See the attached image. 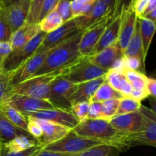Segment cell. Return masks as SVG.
<instances>
[{
  "label": "cell",
  "instance_id": "1",
  "mask_svg": "<svg viewBox=\"0 0 156 156\" xmlns=\"http://www.w3.org/2000/svg\"><path fill=\"white\" fill-rule=\"evenodd\" d=\"M73 131L80 136L98 140L114 146L120 152L126 150V141L128 133L116 129L105 119H87L79 123Z\"/></svg>",
  "mask_w": 156,
  "mask_h": 156
},
{
  "label": "cell",
  "instance_id": "2",
  "mask_svg": "<svg viewBox=\"0 0 156 156\" xmlns=\"http://www.w3.org/2000/svg\"><path fill=\"white\" fill-rule=\"evenodd\" d=\"M82 32L50 50L44 63L33 76L63 69L82 59L83 56L79 53V44Z\"/></svg>",
  "mask_w": 156,
  "mask_h": 156
},
{
  "label": "cell",
  "instance_id": "3",
  "mask_svg": "<svg viewBox=\"0 0 156 156\" xmlns=\"http://www.w3.org/2000/svg\"><path fill=\"white\" fill-rule=\"evenodd\" d=\"M63 69L32 76L12 88L10 91L11 94H18L48 100L50 85L58 76L62 74Z\"/></svg>",
  "mask_w": 156,
  "mask_h": 156
},
{
  "label": "cell",
  "instance_id": "4",
  "mask_svg": "<svg viewBox=\"0 0 156 156\" xmlns=\"http://www.w3.org/2000/svg\"><path fill=\"white\" fill-rule=\"evenodd\" d=\"M143 115V124L140 130L128 133L126 137V149L137 146L156 147V114L155 111L141 105L139 109Z\"/></svg>",
  "mask_w": 156,
  "mask_h": 156
},
{
  "label": "cell",
  "instance_id": "5",
  "mask_svg": "<svg viewBox=\"0 0 156 156\" xmlns=\"http://www.w3.org/2000/svg\"><path fill=\"white\" fill-rule=\"evenodd\" d=\"M105 144L98 140L80 136L72 129L67 135L58 141L44 146V150L64 154L77 155L87 149L98 145Z\"/></svg>",
  "mask_w": 156,
  "mask_h": 156
},
{
  "label": "cell",
  "instance_id": "6",
  "mask_svg": "<svg viewBox=\"0 0 156 156\" xmlns=\"http://www.w3.org/2000/svg\"><path fill=\"white\" fill-rule=\"evenodd\" d=\"M107 72L91 63L87 57H82L65 68L61 76L73 84L83 83L102 77Z\"/></svg>",
  "mask_w": 156,
  "mask_h": 156
},
{
  "label": "cell",
  "instance_id": "7",
  "mask_svg": "<svg viewBox=\"0 0 156 156\" xmlns=\"http://www.w3.org/2000/svg\"><path fill=\"white\" fill-rule=\"evenodd\" d=\"M46 34L41 31L21 49L11 52L4 61L0 73L9 76L36 52Z\"/></svg>",
  "mask_w": 156,
  "mask_h": 156
},
{
  "label": "cell",
  "instance_id": "8",
  "mask_svg": "<svg viewBox=\"0 0 156 156\" xmlns=\"http://www.w3.org/2000/svg\"><path fill=\"white\" fill-rule=\"evenodd\" d=\"M77 18H73L68 21L64 22L59 28L50 33L46 34L41 45L36 52L46 51L53 49L64 41H67L72 37L83 31ZM35 52V53H36Z\"/></svg>",
  "mask_w": 156,
  "mask_h": 156
},
{
  "label": "cell",
  "instance_id": "9",
  "mask_svg": "<svg viewBox=\"0 0 156 156\" xmlns=\"http://www.w3.org/2000/svg\"><path fill=\"white\" fill-rule=\"evenodd\" d=\"M77 85L58 76L50 85L48 100L55 108L70 111L72 104L70 98L76 90Z\"/></svg>",
  "mask_w": 156,
  "mask_h": 156
},
{
  "label": "cell",
  "instance_id": "10",
  "mask_svg": "<svg viewBox=\"0 0 156 156\" xmlns=\"http://www.w3.org/2000/svg\"><path fill=\"white\" fill-rule=\"evenodd\" d=\"M50 50L46 51L36 52L27 59L22 65L18 67L15 72L8 76L10 89L16 86L21 82L32 77L38 69L44 63Z\"/></svg>",
  "mask_w": 156,
  "mask_h": 156
},
{
  "label": "cell",
  "instance_id": "11",
  "mask_svg": "<svg viewBox=\"0 0 156 156\" xmlns=\"http://www.w3.org/2000/svg\"><path fill=\"white\" fill-rule=\"evenodd\" d=\"M4 102L22 113L24 115L29 113L55 108L51 102L47 99L37 98L18 94H11Z\"/></svg>",
  "mask_w": 156,
  "mask_h": 156
},
{
  "label": "cell",
  "instance_id": "12",
  "mask_svg": "<svg viewBox=\"0 0 156 156\" xmlns=\"http://www.w3.org/2000/svg\"><path fill=\"white\" fill-rule=\"evenodd\" d=\"M111 20V18H105L82 32L79 44V51L81 56L87 57L91 54L105 27Z\"/></svg>",
  "mask_w": 156,
  "mask_h": 156
},
{
  "label": "cell",
  "instance_id": "13",
  "mask_svg": "<svg viewBox=\"0 0 156 156\" xmlns=\"http://www.w3.org/2000/svg\"><path fill=\"white\" fill-rule=\"evenodd\" d=\"M33 118V117H31ZM34 120L39 125L42 130V136L37 140L41 146H44L58 141L72 131L71 128L62 126L56 123L42 119L33 118Z\"/></svg>",
  "mask_w": 156,
  "mask_h": 156
},
{
  "label": "cell",
  "instance_id": "14",
  "mask_svg": "<svg viewBox=\"0 0 156 156\" xmlns=\"http://www.w3.org/2000/svg\"><path fill=\"white\" fill-rule=\"evenodd\" d=\"M25 116L33 117V118L50 120L53 123L67 126L71 129L76 127L79 123L70 111H64V110L58 109V108L43 110V111H39L37 112L29 113V114H25Z\"/></svg>",
  "mask_w": 156,
  "mask_h": 156
},
{
  "label": "cell",
  "instance_id": "15",
  "mask_svg": "<svg viewBox=\"0 0 156 156\" xmlns=\"http://www.w3.org/2000/svg\"><path fill=\"white\" fill-rule=\"evenodd\" d=\"M31 0H21L19 2L2 9L13 33L26 22Z\"/></svg>",
  "mask_w": 156,
  "mask_h": 156
},
{
  "label": "cell",
  "instance_id": "16",
  "mask_svg": "<svg viewBox=\"0 0 156 156\" xmlns=\"http://www.w3.org/2000/svg\"><path fill=\"white\" fill-rule=\"evenodd\" d=\"M143 117L140 111L129 114L116 115L110 119V124L116 129L126 133H132L140 130L143 124Z\"/></svg>",
  "mask_w": 156,
  "mask_h": 156
},
{
  "label": "cell",
  "instance_id": "17",
  "mask_svg": "<svg viewBox=\"0 0 156 156\" xmlns=\"http://www.w3.org/2000/svg\"><path fill=\"white\" fill-rule=\"evenodd\" d=\"M120 15H121V23H120L117 44L123 55L134 32L137 16L130 7L126 9Z\"/></svg>",
  "mask_w": 156,
  "mask_h": 156
},
{
  "label": "cell",
  "instance_id": "18",
  "mask_svg": "<svg viewBox=\"0 0 156 156\" xmlns=\"http://www.w3.org/2000/svg\"><path fill=\"white\" fill-rule=\"evenodd\" d=\"M120 23H121V15L114 18H111L107 27H105L97 45L95 46L91 55L98 53L103 49L107 48V47L117 43Z\"/></svg>",
  "mask_w": 156,
  "mask_h": 156
},
{
  "label": "cell",
  "instance_id": "19",
  "mask_svg": "<svg viewBox=\"0 0 156 156\" xmlns=\"http://www.w3.org/2000/svg\"><path fill=\"white\" fill-rule=\"evenodd\" d=\"M123 56L117 43L103 49L98 53L87 56L88 60L99 68L108 72L116 59Z\"/></svg>",
  "mask_w": 156,
  "mask_h": 156
},
{
  "label": "cell",
  "instance_id": "20",
  "mask_svg": "<svg viewBox=\"0 0 156 156\" xmlns=\"http://www.w3.org/2000/svg\"><path fill=\"white\" fill-rule=\"evenodd\" d=\"M41 32L38 23L33 24L26 21L18 30L14 31L11 37L10 44L12 51L21 49Z\"/></svg>",
  "mask_w": 156,
  "mask_h": 156
},
{
  "label": "cell",
  "instance_id": "21",
  "mask_svg": "<svg viewBox=\"0 0 156 156\" xmlns=\"http://www.w3.org/2000/svg\"><path fill=\"white\" fill-rule=\"evenodd\" d=\"M105 82V76L88 82L78 84L76 90L70 98L72 105L79 102L91 101L96 91L101 84Z\"/></svg>",
  "mask_w": 156,
  "mask_h": 156
},
{
  "label": "cell",
  "instance_id": "22",
  "mask_svg": "<svg viewBox=\"0 0 156 156\" xmlns=\"http://www.w3.org/2000/svg\"><path fill=\"white\" fill-rule=\"evenodd\" d=\"M84 30L103 21L107 18H111V11L108 5L101 0H95L91 11L86 16H80Z\"/></svg>",
  "mask_w": 156,
  "mask_h": 156
},
{
  "label": "cell",
  "instance_id": "23",
  "mask_svg": "<svg viewBox=\"0 0 156 156\" xmlns=\"http://www.w3.org/2000/svg\"><path fill=\"white\" fill-rule=\"evenodd\" d=\"M140 24V36L143 46V61H146L149 47L152 43V38L155 32V23L144 17H137Z\"/></svg>",
  "mask_w": 156,
  "mask_h": 156
},
{
  "label": "cell",
  "instance_id": "24",
  "mask_svg": "<svg viewBox=\"0 0 156 156\" xmlns=\"http://www.w3.org/2000/svg\"><path fill=\"white\" fill-rule=\"evenodd\" d=\"M18 136H29L26 131L17 127L12 124L8 119L0 112V142L7 143Z\"/></svg>",
  "mask_w": 156,
  "mask_h": 156
},
{
  "label": "cell",
  "instance_id": "25",
  "mask_svg": "<svg viewBox=\"0 0 156 156\" xmlns=\"http://www.w3.org/2000/svg\"><path fill=\"white\" fill-rule=\"evenodd\" d=\"M0 112L17 127L27 132V120L25 115L5 102L0 103ZM28 133V132H27Z\"/></svg>",
  "mask_w": 156,
  "mask_h": 156
},
{
  "label": "cell",
  "instance_id": "26",
  "mask_svg": "<svg viewBox=\"0 0 156 156\" xmlns=\"http://www.w3.org/2000/svg\"><path fill=\"white\" fill-rule=\"evenodd\" d=\"M123 56H134V57H139L143 60V65L145 66V62L143 61V46H142V40L140 36V24H139V19L137 18L136 22L134 32L132 35L128 44L127 47L125 49L123 53Z\"/></svg>",
  "mask_w": 156,
  "mask_h": 156
},
{
  "label": "cell",
  "instance_id": "27",
  "mask_svg": "<svg viewBox=\"0 0 156 156\" xmlns=\"http://www.w3.org/2000/svg\"><path fill=\"white\" fill-rule=\"evenodd\" d=\"M5 147L12 152H20L39 145L36 139L29 136H18L10 141L3 143Z\"/></svg>",
  "mask_w": 156,
  "mask_h": 156
},
{
  "label": "cell",
  "instance_id": "28",
  "mask_svg": "<svg viewBox=\"0 0 156 156\" xmlns=\"http://www.w3.org/2000/svg\"><path fill=\"white\" fill-rule=\"evenodd\" d=\"M62 24H63V21L62 18L55 10L48 14L47 16L44 17L42 20L38 22L41 31L45 34L50 33L56 30Z\"/></svg>",
  "mask_w": 156,
  "mask_h": 156
},
{
  "label": "cell",
  "instance_id": "29",
  "mask_svg": "<svg viewBox=\"0 0 156 156\" xmlns=\"http://www.w3.org/2000/svg\"><path fill=\"white\" fill-rule=\"evenodd\" d=\"M123 96L118 91L111 88L106 82H105L98 88L95 94L91 98V101H97L101 103L110 99H120Z\"/></svg>",
  "mask_w": 156,
  "mask_h": 156
},
{
  "label": "cell",
  "instance_id": "30",
  "mask_svg": "<svg viewBox=\"0 0 156 156\" xmlns=\"http://www.w3.org/2000/svg\"><path fill=\"white\" fill-rule=\"evenodd\" d=\"M120 151L114 146L101 144L78 154V156H119Z\"/></svg>",
  "mask_w": 156,
  "mask_h": 156
},
{
  "label": "cell",
  "instance_id": "31",
  "mask_svg": "<svg viewBox=\"0 0 156 156\" xmlns=\"http://www.w3.org/2000/svg\"><path fill=\"white\" fill-rule=\"evenodd\" d=\"M141 105V102L137 101L131 98L130 97H122L119 99L118 108H117L116 115L135 112V111H139Z\"/></svg>",
  "mask_w": 156,
  "mask_h": 156
},
{
  "label": "cell",
  "instance_id": "32",
  "mask_svg": "<svg viewBox=\"0 0 156 156\" xmlns=\"http://www.w3.org/2000/svg\"><path fill=\"white\" fill-rule=\"evenodd\" d=\"M105 82L111 87L120 93V90L121 88L123 82L126 79L123 73L114 71L109 69L105 75Z\"/></svg>",
  "mask_w": 156,
  "mask_h": 156
},
{
  "label": "cell",
  "instance_id": "33",
  "mask_svg": "<svg viewBox=\"0 0 156 156\" xmlns=\"http://www.w3.org/2000/svg\"><path fill=\"white\" fill-rule=\"evenodd\" d=\"M119 99H110L101 102V118L109 120L117 114Z\"/></svg>",
  "mask_w": 156,
  "mask_h": 156
},
{
  "label": "cell",
  "instance_id": "34",
  "mask_svg": "<svg viewBox=\"0 0 156 156\" xmlns=\"http://www.w3.org/2000/svg\"><path fill=\"white\" fill-rule=\"evenodd\" d=\"M89 102L83 101L74 104L72 105L70 112L80 123L88 119V110H89Z\"/></svg>",
  "mask_w": 156,
  "mask_h": 156
},
{
  "label": "cell",
  "instance_id": "35",
  "mask_svg": "<svg viewBox=\"0 0 156 156\" xmlns=\"http://www.w3.org/2000/svg\"><path fill=\"white\" fill-rule=\"evenodd\" d=\"M12 31L2 9L0 8V43L10 42Z\"/></svg>",
  "mask_w": 156,
  "mask_h": 156
},
{
  "label": "cell",
  "instance_id": "36",
  "mask_svg": "<svg viewBox=\"0 0 156 156\" xmlns=\"http://www.w3.org/2000/svg\"><path fill=\"white\" fill-rule=\"evenodd\" d=\"M43 148H44V146L39 144L37 146L30 148V149H27V150L23 151V152H12L8 150L5 147L2 143H0V156H32L34 154L37 153Z\"/></svg>",
  "mask_w": 156,
  "mask_h": 156
},
{
  "label": "cell",
  "instance_id": "37",
  "mask_svg": "<svg viewBox=\"0 0 156 156\" xmlns=\"http://www.w3.org/2000/svg\"><path fill=\"white\" fill-rule=\"evenodd\" d=\"M70 3H71L70 0H59V3L55 9V11L62 18L63 23L73 18Z\"/></svg>",
  "mask_w": 156,
  "mask_h": 156
},
{
  "label": "cell",
  "instance_id": "38",
  "mask_svg": "<svg viewBox=\"0 0 156 156\" xmlns=\"http://www.w3.org/2000/svg\"><path fill=\"white\" fill-rule=\"evenodd\" d=\"M44 2V0H31L30 11H29L27 20H26L27 22L33 23V24L38 23L40 12H41Z\"/></svg>",
  "mask_w": 156,
  "mask_h": 156
},
{
  "label": "cell",
  "instance_id": "39",
  "mask_svg": "<svg viewBox=\"0 0 156 156\" xmlns=\"http://www.w3.org/2000/svg\"><path fill=\"white\" fill-rule=\"evenodd\" d=\"M125 70H134L139 71L142 67H144L143 60L139 57L134 56H123Z\"/></svg>",
  "mask_w": 156,
  "mask_h": 156
},
{
  "label": "cell",
  "instance_id": "40",
  "mask_svg": "<svg viewBox=\"0 0 156 156\" xmlns=\"http://www.w3.org/2000/svg\"><path fill=\"white\" fill-rule=\"evenodd\" d=\"M11 89L7 76L0 73V103L5 101L11 95Z\"/></svg>",
  "mask_w": 156,
  "mask_h": 156
},
{
  "label": "cell",
  "instance_id": "41",
  "mask_svg": "<svg viewBox=\"0 0 156 156\" xmlns=\"http://www.w3.org/2000/svg\"><path fill=\"white\" fill-rule=\"evenodd\" d=\"M123 74L130 84L139 82H146L148 78L144 73L140 71L126 69L123 72Z\"/></svg>",
  "mask_w": 156,
  "mask_h": 156
},
{
  "label": "cell",
  "instance_id": "42",
  "mask_svg": "<svg viewBox=\"0 0 156 156\" xmlns=\"http://www.w3.org/2000/svg\"><path fill=\"white\" fill-rule=\"evenodd\" d=\"M59 2V0H44L42 7H41V12H40L38 22L41 20H42L44 17L47 16L48 14L54 11Z\"/></svg>",
  "mask_w": 156,
  "mask_h": 156
},
{
  "label": "cell",
  "instance_id": "43",
  "mask_svg": "<svg viewBox=\"0 0 156 156\" xmlns=\"http://www.w3.org/2000/svg\"><path fill=\"white\" fill-rule=\"evenodd\" d=\"M149 0H132L129 7L133 9L137 17H141L146 11Z\"/></svg>",
  "mask_w": 156,
  "mask_h": 156
},
{
  "label": "cell",
  "instance_id": "44",
  "mask_svg": "<svg viewBox=\"0 0 156 156\" xmlns=\"http://www.w3.org/2000/svg\"><path fill=\"white\" fill-rule=\"evenodd\" d=\"M27 117V132H28V133L30 134L32 137H34V138L36 139V140H37L40 137H41L43 133L41 127H40L39 125L34 120L33 118L29 117Z\"/></svg>",
  "mask_w": 156,
  "mask_h": 156
},
{
  "label": "cell",
  "instance_id": "45",
  "mask_svg": "<svg viewBox=\"0 0 156 156\" xmlns=\"http://www.w3.org/2000/svg\"><path fill=\"white\" fill-rule=\"evenodd\" d=\"M88 119L101 118V103L97 101L89 102Z\"/></svg>",
  "mask_w": 156,
  "mask_h": 156
},
{
  "label": "cell",
  "instance_id": "46",
  "mask_svg": "<svg viewBox=\"0 0 156 156\" xmlns=\"http://www.w3.org/2000/svg\"><path fill=\"white\" fill-rule=\"evenodd\" d=\"M12 46L10 42L0 43V70L6 58L12 52Z\"/></svg>",
  "mask_w": 156,
  "mask_h": 156
},
{
  "label": "cell",
  "instance_id": "47",
  "mask_svg": "<svg viewBox=\"0 0 156 156\" xmlns=\"http://www.w3.org/2000/svg\"><path fill=\"white\" fill-rule=\"evenodd\" d=\"M132 0H117V3H116L115 9L113 13L111 18H114L115 17L118 16L123 12H124L126 9H127L129 7V5Z\"/></svg>",
  "mask_w": 156,
  "mask_h": 156
},
{
  "label": "cell",
  "instance_id": "48",
  "mask_svg": "<svg viewBox=\"0 0 156 156\" xmlns=\"http://www.w3.org/2000/svg\"><path fill=\"white\" fill-rule=\"evenodd\" d=\"M146 91L148 95L155 98L156 96V80L153 78H147L146 83Z\"/></svg>",
  "mask_w": 156,
  "mask_h": 156
},
{
  "label": "cell",
  "instance_id": "49",
  "mask_svg": "<svg viewBox=\"0 0 156 156\" xmlns=\"http://www.w3.org/2000/svg\"><path fill=\"white\" fill-rule=\"evenodd\" d=\"M129 97L134 99V100L137 101L141 102L142 101L149 97V95H148L146 89H133L131 91L130 94H129Z\"/></svg>",
  "mask_w": 156,
  "mask_h": 156
},
{
  "label": "cell",
  "instance_id": "50",
  "mask_svg": "<svg viewBox=\"0 0 156 156\" xmlns=\"http://www.w3.org/2000/svg\"><path fill=\"white\" fill-rule=\"evenodd\" d=\"M111 70H114V71L120 72V73H123L125 71V66H124V60H123V56H121L116 59L113 64L111 65Z\"/></svg>",
  "mask_w": 156,
  "mask_h": 156
},
{
  "label": "cell",
  "instance_id": "51",
  "mask_svg": "<svg viewBox=\"0 0 156 156\" xmlns=\"http://www.w3.org/2000/svg\"><path fill=\"white\" fill-rule=\"evenodd\" d=\"M32 156H78V154L77 155H73V154L59 153V152H51V151L44 150V149H42L41 151H39L37 153L34 154V155Z\"/></svg>",
  "mask_w": 156,
  "mask_h": 156
},
{
  "label": "cell",
  "instance_id": "52",
  "mask_svg": "<svg viewBox=\"0 0 156 156\" xmlns=\"http://www.w3.org/2000/svg\"><path fill=\"white\" fill-rule=\"evenodd\" d=\"M155 9H156V0H149L147 8H146V11H145V12L143 14L141 17L146 16V15H148L149 12H151Z\"/></svg>",
  "mask_w": 156,
  "mask_h": 156
},
{
  "label": "cell",
  "instance_id": "53",
  "mask_svg": "<svg viewBox=\"0 0 156 156\" xmlns=\"http://www.w3.org/2000/svg\"><path fill=\"white\" fill-rule=\"evenodd\" d=\"M21 1V0H0V5H1L2 9H5V8L16 4Z\"/></svg>",
  "mask_w": 156,
  "mask_h": 156
},
{
  "label": "cell",
  "instance_id": "54",
  "mask_svg": "<svg viewBox=\"0 0 156 156\" xmlns=\"http://www.w3.org/2000/svg\"><path fill=\"white\" fill-rule=\"evenodd\" d=\"M101 1L104 2L105 4L108 5V6L110 8V9H111V16H112L113 13H114V9H115L117 0H101Z\"/></svg>",
  "mask_w": 156,
  "mask_h": 156
},
{
  "label": "cell",
  "instance_id": "55",
  "mask_svg": "<svg viewBox=\"0 0 156 156\" xmlns=\"http://www.w3.org/2000/svg\"><path fill=\"white\" fill-rule=\"evenodd\" d=\"M144 18H147V19L150 20V21H153V22L155 23L156 21V9L152 10V12H149L148 15H146V16H144Z\"/></svg>",
  "mask_w": 156,
  "mask_h": 156
},
{
  "label": "cell",
  "instance_id": "56",
  "mask_svg": "<svg viewBox=\"0 0 156 156\" xmlns=\"http://www.w3.org/2000/svg\"><path fill=\"white\" fill-rule=\"evenodd\" d=\"M77 1L84 3V4H93L95 2V0H77Z\"/></svg>",
  "mask_w": 156,
  "mask_h": 156
},
{
  "label": "cell",
  "instance_id": "57",
  "mask_svg": "<svg viewBox=\"0 0 156 156\" xmlns=\"http://www.w3.org/2000/svg\"><path fill=\"white\" fill-rule=\"evenodd\" d=\"M0 8H1V5H0Z\"/></svg>",
  "mask_w": 156,
  "mask_h": 156
},
{
  "label": "cell",
  "instance_id": "58",
  "mask_svg": "<svg viewBox=\"0 0 156 156\" xmlns=\"http://www.w3.org/2000/svg\"><path fill=\"white\" fill-rule=\"evenodd\" d=\"M0 143H1V142H0Z\"/></svg>",
  "mask_w": 156,
  "mask_h": 156
},
{
  "label": "cell",
  "instance_id": "59",
  "mask_svg": "<svg viewBox=\"0 0 156 156\" xmlns=\"http://www.w3.org/2000/svg\"></svg>",
  "mask_w": 156,
  "mask_h": 156
}]
</instances>
